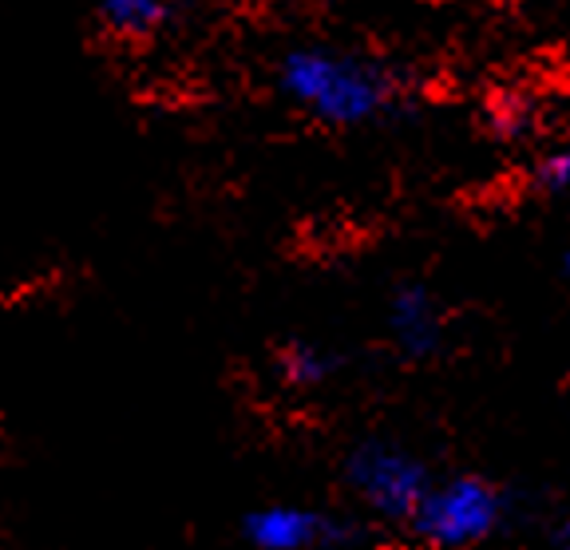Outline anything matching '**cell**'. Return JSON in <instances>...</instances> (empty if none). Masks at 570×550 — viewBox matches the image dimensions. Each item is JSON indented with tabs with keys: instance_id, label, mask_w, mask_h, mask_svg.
Here are the masks:
<instances>
[{
	"instance_id": "6da1fadb",
	"label": "cell",
	"mask_w": 570,
	"mask_h": 550,
	"mask_svg": "<svg viewBox=\"0 0 570 550\" xmlns=\"http://www.w3.org/2000/svg\"><path fill=\"white\" fill-rule=\"evenodd\" d=\"M274 88L294 111L333 131L373 127L404 104V84L389 63L337 45H297L282 52Z\"/></svg>"
},
{
	"instance_id": "7a4b0ae2",
	"label": "cell",
	"mask_w": 570,
	"mask_h": 550,
	"mask_svg": "<svg viewBox=\"0 0 570 550\" xmlns=\"http://www.w3.org/2000/svg\"><path fill=\"white\" fill-rule=\"evenodd\" d=\"M503 503L491 483L475 480V475H460V480H440L428 483L424 499L412 511L420 539L432 542L440 550H460L472 542L488 539L495 531Z\"/></svg>"
},
{
	"instance_id": "3957f363",
	"label": "cell",
	"mask_w": 570,
	"mask_h": 550,
	"mask_svg": "<svg viewBox=\"0 0 570 550\" xmlns=\"http://www.w3.org/2000/svg\"><path fill=\"white\" fill-rule=\"evenodd\" d=\"M428 483L432 480H428L424 463L396 444H365L348 460V488L361 495V503L373 507L376 515L412 519Z\"/></svg>"
},
{
	"instance_id": "277c9868",
	"label": "cell",
	"mask_w": 570,
	"mask_h": 550,
	"mask_svg": "<svg viewBox=\"0 0 570 550\" xmlns=\"http://www.w3.org/2000/svg\"><path fill=\"white\" fill-rule=\"evenodd\" d=\"M384 328H389V341L396 345V353L424 361V356L440 353L448 337L444 302L432 293V285L401 282L389 293V305H384Z\"/></svg>"
},
{
	"instance_id": "5b68a950",
	"label": "cell",
	"mask_w": 570,
	"mask_h": 550,
	"mask_svg": "<svg viewBox=\"0 0 570 550\" xmlns=\"http://www.w3.org/2000/svg\"><path fill=\"white\" fill-rule=\"evenodd\" d=\"M246 539L258 550H309L333 539V523L309 507L274 503L246 519Z\"/></svg>"
},
{
	"instance_id": "8992f818",
	"label": "cell",
	"mask_w": 570,
	"mask_h": 550,
	"mask_svg": "<svg viewBox=\"0 0 570 550\" xmlns=\"http://www.w3.org/2000/svg\"><path fill=\"white\" fill-rule=\"evenodd\" d=\"M175 12L178 0H96V17L104 32L127 40V45L155 40L175 20Z\"/></svg>"
},
{
	"instance_id": "52a82bcc",
	"label": "cell",
	"mask_w": 570,
	"mask_h": 550,
	"mask_svg": "<svg viewBox=\"0 0 570 550\" xmlns=\"http://www.w3.org/2000/svg\"><path fill=\"white\" fill-rule=\"evenodd\" d=\"M274 369L289 389H317V384H325L333 376L337 361L317 341H285L274 353Z\"/></svg>"
},
{
	"instance_id": "ba28073f",
	"label": "cell",
	"mask_w": 570,
	"mask_h": 550,
	"mask_svg": "<svg viewBox=\"0 0 570 550\" xmlns=\"http://www.w3.org/2000/svg\"><path fill=\"white\" fill-rule=\"evenodd\" d=\"M527 183L543 198H570V139L551 143L527 167Z\"/></svg>"
},
{
	"instance_id": "9c48e42d",
	"label": "cell",
	"mask_w": 570,
	"mask_h": 550,
	"mask_svg": "<svg viewBox=\"0 0 570 550\" xmlns=\"http://www.w3.org/2000/svg\"><path fill=\"white\" fill-rule=\"evenodd\" d=\"M554 550H570V523L559 531V542H554Z\"/></svg>"
},
{
	"instance_id": "30bf717a",
	"label": "cell",
	"mask_w": 570,
	"mask_h": 550,
	"mask_svg": "<svg viewBox=\"0 0 570 550\" xmlns=\"http://www.w3.org/2000/svg\"><path fill=\"white\" fill-rule=\"evenodd\" d=\"M562 269H567V282H570V249H567V258H562Z\"/></svg>"
}]
</instances>
